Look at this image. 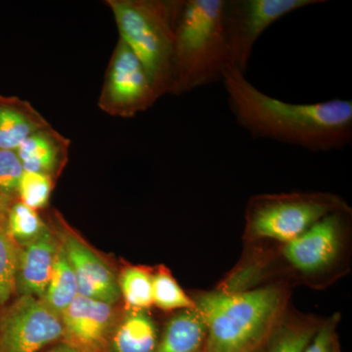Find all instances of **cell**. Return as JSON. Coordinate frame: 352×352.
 Returning <instances> with one entry per match:
<instances>
[{
	"label": "cell",
	"mask_w": 352,
	"mask_h": 352,
	"mask_svg": "<svg viewBox=\"0 0 352 352\" xmlns=\"http://www.w3.org/2000/svg\"><path fill=\"white\" fill-rule=\"evenodd\" d=\"M207 326L197 310H180L171 317L159 337L155 352H205Z\"/></svg>",
	"instance_id": "cell-16"
},
{
	"label": "cell",
	"mask_w": 352,
	"mask_h": 352,
	"mask_svg": "<svg viewBox=\"0 0 352 352\" xmlns=\"http://www.w3.org/2000/svg\"><path fill=\"white\" fill-rule=\"evenodd\" d=\"M21 247L7 232L6 226H0V307L16 294V279L19 265Z\"/></svg>",
	"instance_id": "cell-21"
},
{
	"label": "cell",
	"mask_w": 352,
	"mask_h": 352,
	"mask_svg": "<svg viewBox=\"0 0 352 352\" xmlns=\"http://www.w3.org/2000/svg\"><path fill=\"white\" fill-rule=\"evenodd\" d=\"M153 305L164 311L195 308V302L185 294L170 271L160 268L152 274Z\"/></svg>",
	"instance_id": "cell-22"
},
{
	"label": "cell",
	"mask_w": 352,
	"mask_h": 352,
	"mask_svg": "<svg viewBox=\"0 0 352 352\" xmlns=\"http://www.w3.org/2000/svg\"><path fill=\"white\" fill-rule=\"evenodd\" d=\"M54 184L50 176L24 171L18 186V200L36 212L43 210L50 204Z\"/></svg>",
	"instance_id": "cell-23"
},
{
	"label": "cell",
	"mask_w": 352,
	"mask_h": 352,
	"mask_svg": "<svg viewBox=\"0 0 352 352\" xmlns=\"http://www.w3.org/2000/svg\"><path fill=\"white\" fill-rule=\"evenodd\" d=\"M344 212L328 214L300 237L287 243L284 256L289 263L305 274H314L329 267L342 249Z\"/></svg>",
	"instance_id": "cell-11"
},
{
	"label": "cell",
	"mask_w": 352,
	"mask_h": 352,
	"mask_svg": "<svg viewBox=\"0 0 352 352\" xmlns=\"http://www.w3.org/2000/svg\"><path fill=\"white\" fill-rule=\"evenodd\" d=\"M224 0H177L171 94L221 82L229 65Z\"/></svg>",
	"instance_id": "cell-3"
},
{
	"label": "cell",
	"mask_w": 352,
	"mask_h": 352,
	"mask_svg": "<svg viewBox=\"0 0 352 352\" xmlns=\"http://www.w3.org/2000/svg\"><path fill=\"white\" fill-rule=\"evenodd\" d=\"M221 82L236 122L254 138L298 146L310 152L335 151L351 144V100L289 103L264 94L229 65Z\"/></svg>",
	"instance_id": "cell-1"
},
{
	"label": "cell",
	"mask_w": 352,
	"mask_h": 352,
	"mask_svg": "<svg viewBox=\"0 0 352 352\" xmlns=\"http://www.w3.org/2000/svg\"><path fill=\"white\" fill-rule=\"evenodd\" d=\"M286 296V291L280 287L196 296L194 302L207 326L205 352H254L263 349L282 319Z\"/></svg>",
	"instance_id": "cell-2"
},
{
	"label": "cell",
	"mask_w": 352,
	"mask_h": 352,
	"mask_svg": "<svg viewBox=\"0 0 352 352\" xmlns=\"http://www.w3.org/2000/svg\"><path fill=\"white\" fill-rule=\"evenodd\" d=\"M120 39L149 75L159 99L171 94L177 0H106Z\"/></svg>",
	"instance_id": "cell-4"
},
{
	"label": "cell",
	"mask_w": 352,
	"mask_h": 352,
	"mask_svg": "<svg viewBox=\"0 0 352 352\" xmlns=\"http://www.w3.org/2000/svg\"><path fill=\"white\" fill-rule=\"evenodd\" d=\"M254 352H266L265 347L263 346V349H259L258 351Z\"/></svg>",
	"instance_id": "cell-28"
},
{
	"label": "cell",
	"mask_w": 352,
	"mask_h": 352,
	"mask_svg": "<svg viewBox=\"0 0 352 352\" xmlns=\"http://www.w3.org/2000/svg\"><path fill=\"white\" fill-rule=\"evenodd\" d=\"M47 222L36 210L16 200L9 210L6 219L7 232L20 247L38 239L46 230Z\"/></svg>",
	"instance_id": "cell-19"
},
{
	"label": "cell",
	"mask_w": 352,
	"mask_h": 352,
	"mask_svg": "<svg viewBox=\"0 0 352 352\" xmlns=\"http://www.w3.org/2000/svg\"><path fill=\"white\" fill-rule=\"evenodd\" d=\"M24 171L16 150L0 149V192L18 199V186Z\"/></svg>",
	"instance_id": "cell-24"
},
{
	"label": "cell",
	"mask_w": 352,
	"mask_h": 352,
	"mask_svg": "<svg viewBox=\"0 0 352 352\" xmlns=\"http://www.w3.org/2000/svg\"><path fill=\"white\" fill-rule=\"evenodd\" d=\"M349 208L327 193H291L256 197L247 210L248 232L285 244L300 237L316 222Z\"/></svg>",
	"instance_id": "cell-5"
},
{
	"label": "cell",
	"mask_w": 352,
	"mask_h": 352,
	"mask_svg": "<svg viewBox=\"0 0 352 352\" xmlns=\"http://www.w3.org/2000/svg\"><path fill=\"white\" fill-rule=\"evenodd\" d=\"M71 140L50 126L34 132L16 150L25 171L50 176L54 182L68 163Z\"/></svg>",
	"instance_id": "cell-13"
},
{
	"label": "cell",
	"mask_w": 352,
	"mask_h": 352,
	"mask_svg": "<svg viewBox=\"0 0 352 352\" xmlns=\"http://www.w3.org/2000/svg\"><path fill=\"white\" fill-rule=\"evenodd\" d=\"M16 200H18V199L0 192V226H6L9 210H10L11 206Z\"/></svg>",
	"instance_id": "cell-26"
},
{
	"label": "cell",
	"mask_w": 352,
	"mask_h": 352,
	"mask_svg": "<svg viewBox=\"0 0 352 352\" xmlns=\"http://www.w3.org/2000/svg\"><path fill=\"white\" fill-rule=\"evenodd\" d=\"M60 242L51 226L34 242L21 247L16 294L41 300L52 273Z\"/></svg>",
	"instance_id": "cell-12"
},
{
	"label": "cell",
	"mask_w": 352,
	"mask_h": 352,
	"mask_svg": "<svg viewBox=\"0 0 352 352\" xmlns=\"http://www.w3.org/2000/svg\"><path fill=\"white\" fill-rule=\"evenodd\" d=\"M44 352H80L78 349H75V347L72 346L71 344H69L68 342H65V340H62L60 342H56V344H53L52 346H50V349Z\"/></svg>",
	"instance_id": "cell-27"
},
{
	"label": "cell",
	"mask_w": 352,
	"mask_h": 352,
	"mask_svg": "<svg viewBox=\"0 0 352 352\" xmlns=\"http://www.w3.org/2000/svg\"><path fill=\"white\" fill-rule=\"evenodd\" d=\"M157 342V325L147 310L126 309L113 329L108 352H155Z\"/></svg>",
	"instance_id": "cell-15"
},
{
	"label": "cell",
	"mask_w": 352,
	"mask_h": 352,
	"mask_svg": "<svg viewBox=\"0 0 352 352\" xmlns=\"http://www.w3.org/2000/svg\"><path fill=\"white\" fill-rule=\"evenodd\" d=\"M319 325L309 321L280 320L266 342V352H303Z\"/></svg>",
	"instance_id": "cell-18"
},
{
	"label": "cell",
	"mask_w": 352,
	"mask_h": 352,
	"mask_svg": "<svg viewBox=\"0 0 352 352\" xmlns=\"http://www.w3.org/2000/svg\"><path fill=\"white\" fill-rule=\"evenodd\" d=\"M118 281L126 309L147 310L152 307V274L149 271L129 266L120 272Z\"/></svg>",
	"instance_id": "cell-20"
},
{
	"label": "cell",
	"mask_w": 352,
	"mask_h": 352,
	"mask_svg": "<svg viewBox=\"0 0 352 352\" xmlns=\"http://www.w3.org/2000/svg\"><path fill=\"white\" fill-rule=\"evenodd\" d=\"M157 100L144 66L119 38L106 69L98 107L112 117L131 119Z\"/></svg>",
	"instance_id": "cell-7"
},
{
	"label": "cell",
	"mask_w": 352,
	"mask_h": 352,
	"mask_svg": "<svg viewBox=\"0 0 352 352\" xmlns=\"http://www.w3.org/2000/svg\"><path fill=\"white\" fill-rule=\"evenodd\" d=\"M324 0H224L229 66L245 74L256 41L278 20Z\"/></svg>",
	"instance_id": "cell-6"
},
{
	"label": "cell",
	"mask_w": 352,
	"mask_h": 352,
	"mask_svg": "<svg viewBox=\"0 0 352 352\" xmlns=\"http://www.w3.org/2000/svg\"><path fill=\"white\" fill-rule=\"evenodd\" d=\"M63 335L61 317L34 296H19L0 312V352H41Z\"/></svg>",
	"instance_id": "cell-8"
},
{
	"label": "cell",
	"mask_w": 352,
	"mask_h": 352,
	"mask_svg": "<svg viewBox=\"0 0 352 352\" xmlns=\"http://www.w3.org/2000/svg\"><path fill=\"white\" fill-rule=\"evenodd\" d=\"M338 321L339 317H332L323 325L319 326L303 352H340L336 336Z\"/></svg>",
	"instance_id": "cell-25"
},
{
	"label": "cell",
	"mask_w": 352,
	"mask_h": 352,
	"mask_svg": "<svg viewBox=\"0 0 352 352\" xmlns=\"http://www.w3.org/2000/svg\"><path fill=\"white\" fill-rule=\"evenodd\" d=\"M53 231L63 248L78 282V295L117 305L120 298L119 281L112 268L72 230L61 215L53 212Z\"/></svg>",
	"instance_id": "cell-9"
},
{
	"label": "cell",
	"mask_w": 352,
	"mask_h": 352,
	"mask_svg": "<svg viewBox=\"0 0 352 352\" xmlns=\"http://www.w3.org/2000/svg\"><path fill=\"white\" fill-rule=\"evenodd\" d=\"M50 126L29 101L0 94V149L17 150L32 133Z\"/></svg>",
	"instance_id": "cell-14"
},
{
	"label": "cell",
	"mask_w": 352,
	"mask_h": 352,
	"mask_svg": "<svg viewBox=\"0 0 352 352\" xmlns=\"http://www.w3.org/2000/svg\"><path fill=\"white\" fill-rule=\"evenodd\" d=\"M120 318L116 305L78 295L63 314V340L80 352H108Z\"/></svg>",
	"instance_id": "cell-10"
},
{
	"label": "cell",
	"mask_w": 352,
	"mask_h": 352,
	"mask_svg": "<svg viewBox=\"0 0 352 352\" xmlns=\"http://www.w3.org/2000/svg\"><path fill=\"white\" fill-rule=\"evenodd\" d=\"M78 296V282L61 244L55 256L50 283L41 302L61 317Z\"/></svg>",
	"instance_id": "cell-17"
}]
</instances>
